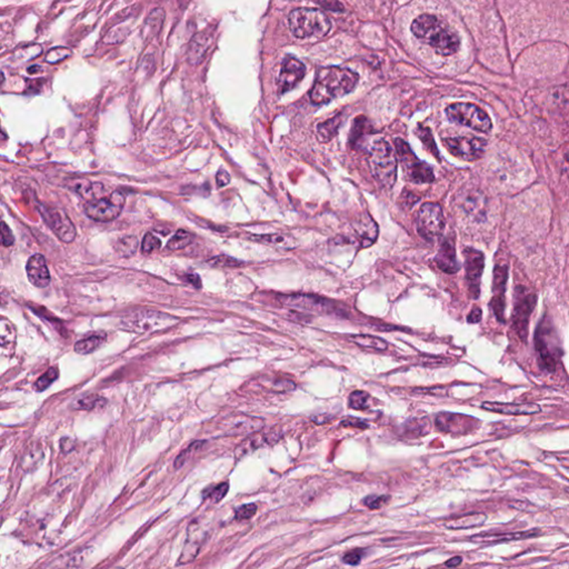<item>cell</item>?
<instances>
[{"mask_svg":"<svg viewBox=\"0 0 569 569\" xmlns=\"http://www.w3.org/2000/svg\"><path fill=\"white\" fill-rule=\"evenodd\" d=\"M358 80V74L350 69L341 67L320 68L310 92V100L315 105L331 103V100L352 92Z\"/></svg>","mask_w":569,"mask_h":569,"instance_id":"cell-1","label":"cell"},{"mask_svg":"<svg viewBox=\"0 0 569 569\" xmlns=\"http://www.w3.org/2000/svg\"><path fill=\"white\" fill-rule=\"evenodd\" d=\"M412 32L420 42H425L441 56L454 55L458 51L460 40L456 32L434 15H422L412 21Z\"/></svg>","mask_w":569,"mask_h":569,"instance_id":"cell-2","label":"cell"},{"mask_svg":"<svg viewBox=\"0 0 569 569\" xmlns=\"http://www.w3.org/2000/svg\"><path fill=\"white\" fill-rule=\"evenodd\" d=\"M368 163L376 181L391 188L397 179V159L391 144L383 138L375 140L368 149Z\"/></svg>","mask_w":569,"mask_h":569,"instance_id":"cell-3","label":"cell"},{"mask_svg":"<svg viewBox=\"0 0 569 569\" xmlns=\"http://www.w3.org/2000/svg\"><path fill=\"white\" fill-rule=\"evenodd\" d=\"M288 21L291 32L299 39L322 38L331 32V20L318 9H295L289 15Z\"/></svg>","mask_w":569,"mask_h":569,"instance_id":"cell-4","label":"cell"},{"mask_svg":"<svg viewBox=\"0 0 569 569\" xmlns=\"http://www.w3.org/2000/svg\"><path fill=\"white\" fill-rule=\"evenodd\" d=\"M535 346L542 369L549 373H553L556 370L557 362L561 353L558 336L549 318H544L538 325L535 335Z\"/></svg>","mask_w":569,"mask_h":569,"instance_id":"cell-5","label":"cell"},{"mask_svg":"<svg viewBox=\"0 0 569 569\" xmlns=\"http://www.w3.org/2000/svg\"><path fill=\"white\" fill-rule=\"evenodd\" d=\"M178 319L173 316L155 310H140L133 312L123 320L126 331L137 334L155 333L177 324Z\"/></svg>","mask_w":569,"mask_h":569,"instance_id":"cell-6","label":"cell"},{"mask_svg":"<svg viewBox=\"0 0 569 569\" xmlns=\"http://www.w3.org/2000/svg\"><path fill=\"white\" fill-rule=\"evenodd\" d=\"M395 146L404 169L405 176L408 181H412L415 184H428L434 181L435 176L433 169L427 163H424L416 157L410 149V145L405 140L397 138L395 140Z\"/></svg>","mask_w":569,"mask_h":569,"instance_id":"cell-7","label":"cell"},{"mask_svg":"<svg viewBox=\"0 0 569 569\" xmlns=\"http://www.w3.org/2000/svg\"><path fill=\"white\" fill-rule=\"evenodd\" d=\"M446 115L449 121L470 127L474 130L488 133L491 129L489 116L474 104L456 103L447 107Z\"/></svg>","mask_w":569,"mask_h":569,"instance_id":"cell-8","label":"cell"},{"mask_svg":"<svg viewBox=\"0 0 569 569\" xmlns=\"http://www.w3.org/2000/svg\"><path fill=\"white\" fill-rule=\"evenodd\" d=\"M417 231L428 242L441 236L445 227L443 209L439 204L426 202L420 207L416 219Z\"/></svg>","mask_w":569,"mask_h":569,"instance_id":"cell-9","label":"cell"},{"mask_svg":"<svg viewBox=\"0 0 569 569\" xmlns=\"http://www.w3.org/2000/svg\"><path fill=\"white\" fill-rule=\"evenodd\" d=\"M125 197L121 192H113L111 196L102 197L99 200H92L85 207L86 214L92 221L98 223H108L115 221L123 212Z\"/></svg>","mask_w":569,"mask_h":569,"instance_id":"cell-10","label":"cell"},{"mask_svg":"<svg viewBox=\"0 0 569 569\" xmlns=\"http://www.w3.org/2000/svg\"><path fill=\"white\" fill-rule=\"evenodd\" d=\"M443 142L451 155L467 161L479 159L487 146L486 140L472 136L448 137Z\"/></svg>","mask_w":569,"mask_h":569,"instance_id":"cell-11","label":"cell"},{"mask_svg":"<svg viewBox=\"0 0 569 569\" xmlns=\"http://www.w3.org/2000/svg\"><path fill=\"white\" fill-rule=\"evenodd\" d=\"M39 212L44 218V221L47 224L48 227L54 231L58 238L63 240V243L74 242L75 237H76V228L63 210L44 206L40 208Z\"/></svg>","mask_w":569,"mask_h":569,"instance_id":"cell-12","label":"cell"},{"mask_svg":"<svg viewBox=\"0 0 569 569\" xmlns=\"http://www.w3.org/2000/svg\"><path fill=\"white\" fill-rule=\"evenodd\" d=\"M522 294L517 295L516 304H515L514 317H513V325L517 335L526 343L528 336V325H530V318L532 315V310L535 306V296L527 294L526 291L522 290Z\"/></svg>","mask_w":569,"mask_h":569,"instance_id":"cell-13","label":"cell"},{"mask_svg":"<svg viewBox=\"0 0 569 569\" xmlns=\"http://www.w3.org/2000/svg\"><path fill=\"white\" fill-rule=\"evenodd\" d=\"M281 302L289 307L319 312V314H331V312H335L333 302L322 298V297L312 296V295H289V296L281 297Z\"/></svg>","mask_w":569,"mask_h":569,"instance_id":"cell-14","label":"cell"},{"mask_svg":"<svg viewBox=\"0 0 569 569\" xmlns=\"http://www.w3.org/2000/svg\"><path fill=\"white\" fill-rule=\"evenodd\" d=\"M464 255L467 281L470 294L476 299L479 296L480 279L484 271V255L472 248H466Z\"/></svg>","mask_w":569,"mask_h":569,"instance_id":"cell-15","label":"cell"},{"mask_svg":"<svg viewBox=\"0 0 569 569\" xmlns=\"http://www.w3.org/2000/svg\"><path fill=\"white\" fill-rule=\"evenodd\" d=\"M306 75V67L294 57H287L281 66L279 79V94L289 92L300 82Z\"/></svg>","mask_w":569,"mask_h":569,"instance_id":"cell-16","label":"cell"},{"mask_svg":"<svg viewBox=\"0 0 569 569\" xmlns=\"http://www.w3.org/2000/svg\"><path fill=\"white\" fill-rule=\"evenodd\" d=\"M264 420L257 417H250L246 415H238L233 416L223 422L221 429L227 435H250V434L257 433L264 427Z\"/></svg>","mask_w":569,"mask_h":569,"instance_id":"cell-17","label":"cell"},{"mask_svg":"<svg viewBox=\"0 0 569 569\" xmlns=\"http://www.w3.org/2000/svg\"><path fill=\"white\" fill-rule=\"evenodd\" d=\"M27 276L30 283L38 288H45L50 283V274L46 259L42 255L35 254L29 258L26 266Z\"/></svg>","mask_w":569,"mask_h":569,"instance_id":"cell-18","label":"cell"},{"mask_svg":"<svg viewBox=\"0 0 569 569\" xmlns=\"http://www.w3.org/2000/svg\"><path fill=\"white\" fill-rule=\"evenodd\" d=\"M472 417L464 415L451 414V412H441L436 418V426L441 432L446 433L464 434L472 427Z\"/></svg>","mask_w":569,"mask_h":569,"instance_id":"cell-19","label":"cell"},{"mask_svg":"<svg viewBox=\"0 0 569 569\" xmlns=\"http://www.w3.org/2000/svg\"><path fill=\"white\" fill-rule=\"evenodd\" d=\"M539 535H542V532L539 530H530L516 532H501V534H486V532H482V534H478V535L472 536L470 539L474 542V543L497 544L506 543V542L512 541H522V539L537 537V536Z\"/></svg>","mask_w":569,"mask_h":569,"instance_id":"cell-20","label":"cell"},{"mask_svg":"<svg viewBox=\"0 0 569 569\" xmlns=\"http://www.w3.org/2000/svg\"><path fill=\"white\" fill-rule=\"evenodd\" d=\"M507 271L505 267L496 268L495 279H494V299L491 300V307L495 312L496 317L504 323L505 310V286H506Z\"/></svg>","mask_w":569,"mask_h":569,"instance_id":"cell-21","label":"cell"},{"mask_svg":"<svg viewBox=\"0 0 569 569\" xmlns=\"http://www.w3.org/2000/svg\"><path fill=\"white\" fill-rule=\"evenodd\" d=\"M484 410L489 412H499L505 415H534L541 412V406L532 403L526 404H515V403H495V401H486L482 405Z\"/></svg>","mask_w":569,"mask_h":569,"instance_id":"cell-22","label":"cell"},{"mask_svg":"<svg viewBox=\"0 0 569 569\" xmlns=\"http://www.w3.org/2000/svg\"><path fill=\"white\" fill-rule=\"evenodd\" d=\"M436 264L439 269L447 274H455L459 271L458 262L456 258V250L455 246L451 240L446 239L439 247V254L435 258Z\"/></svg>","mask_w":569,"mask_h":569,"instance_id":"cell-23","label":"cell"},{"mask_svg":"<svg viewBox=\"0 0 569 569\" xmlns=\"http://www.w3.org/2000/svg\"><path fill=\"white\" fill-rule=\"evenodd\" d=\"M210 46L209 35L206 32L197 34L192 42H189L188 49H187V59L189 63L192 66H198L205 59L206 54Z\"/></svg>","mask_w":569,"mask_h":569,"instance_id":"cell-24","label":"cell"},{"mask_svg":"<svg viewBox=\"0 0 569 569\" xmlns=\"http://www.w3.org/2000/svg\"><path fill=\"white\" fill-rule=\"evenodd\" d=\"M202 542H204V537H202V534H200L198 527L190 526L188 530V538H187L184 549H183L181 558H179L178 565L192 563L198 556Z\"/></svg>","mask_w":569,"mask_h":569,"instance_id":"cell-25","label":"cell"},{"mask_svg":"<svg viewBox=\"0 0 569 569\" xmlns=\"http://www.w3.org/2000/svg\"><path fill=\"white\" fill-rule=\"evenodd\" d=\"M355 229H356L357 236L360 237V244L364 245V247L370 246L377 238V226L370 217L360 219Z\"/></svg>","mask_w":569,"mask_h":569,"instance_id":"cell-26","label":"cell"},{"mask_svg":"<svg viewBox=\"0 0 569 569\" xmlns=\"http://www.w3.org/2000/svg\"><path fill=\"white\" fill-rule=\"evenodd\" d=\"M485 515L479 513H472V514L464 515L455 520H449L446 524L447 528L451 530H467V528L478 527L486 522Z\"/></svg>","mask_w":569,"mask_h":569,"instance_id":"cell-27","label":"cell"},{"mask_svg":"<svg viewBox=\"0 0 569 569\" xmlns=\"http://www.w3.org/2000/svg\"><path fill=\"white\" fill-rule=\"evenodd\" d=\"M0 341H1L3 354H13L15 343H16V331H15L13 324L6 319L1 320V324H0Z\"/></svg>","mask_w":569,"mask_h":569,"instance_id":"cell-28","label":"cell"},{"mask_svg":"<svg viewBox=\"0 0 569 569\" xmlns=\"http://www.w3.org/2000/svg\"><path fill=\"white\" fill-rule=\"evenodd\" d=\"M166 13L164 9L156 8L152 11L145 23L144 35L147 38H154L159 34L163 28Z\"/></svg>","mask_w":569,"mask_h":569,"instance_id":"cell-29","label":"cell"},{"mask_svg":"<svg viewBox=\"0 0 569 569\" xmlns=\"http://www.w3.org/2000/svg\"><path fill=\"white\" fill-rule=\"evenodd\" d=\"M341 123V115H338L336 116V117H334V118L328 119L327 121L319 123L317 126V137L319 142H331L334 137L336 136L337 133H338Z\"/></svg>","mask_w":569,"mask_h":569,"instance_id":"cell-30","label":"cell"},{"mask_svg":"<svg viewBox=\"0 0 569 569\" xmlns=\"http://www.w3.org/2000/svg\"><path fill=\"white\" fill-rule=\"evenodd\" d=\"M106 341V337L102 335H94V336L87 337L82 341H77L75 344V352L79 355H88L96 352L102 347Z\"/></svg>","mask_w":569,"mask_h":569,"instance_id":"cell-31","label":"cell"},{"mask_svg":"<svg viewBox=\"0 0 569 569\" xmlns=\"http://www.w3.org/2000/svg\"><path fill=\"white\" fill-rule=\"evenodd\" d=\"M350 341L358 346L364 348L375 349V350H386L388 344L384 339L379 337L372 336V335H353L350 336Z\"/></svg>","mask_w":569,"mask_h":569,"instance_id":"cell-32","label":"cell"},{"mask_svg":"<svg viewBox=\"0 0 569 569\" xmlns=\"http://www.w3.org/2000/svg\"><path fill=\"white\" fill-rule=\"evenodd\" d=\"M269 436L271 435L252 436L250 439H247L235 451L237 458H242L245 455L250 454V451H256L265 443H271V441H268Z\"/></svg>","mask_w":569,"mask_h":569,"instance_id":"cell-33","label":"cell"},{"mask_svg":"<svg viewBox=\"0 0 569 569\" xmlns=\"http://www.w3.org/2000/svg\"><path fill=\"white\" fill-rule=\"evenodd\" d=\"M252 239L256 242L264 243V244L271 245V246L281 247V248H286V250H290V248H294L295 247L294 239L286 236V235H262V236L252 237Z\"/></svg>","mask_w":569,"mask_h":569,"instance_id":"cell-34","label":"cell"},{"mask_svg":"<svg viewBox=\"0 0 569 569\" xmlns=\"http://www.w3.org/2000/svg\"><path fill=\"white\" fill-rule=\"evenodd\" d=\"M76 192L82 195L84 198L90 200H99L104 196V186L102 184H94L90 181H84L77 184Z\"/></svg>","mask_w":569,"mask_h":569,"instance_id":"cell-35","label":"cell"},{"mask_svg":"<svg viewBox=\"0 0 569 569\" xmlns=\"http://www.w3.org/2000/svg\"><path fill=\"white\" fill-rule=\"evenodd\" d=\"M106 399L98 395H88L82 398L77 399L73 404L75 410H92L94 408H102L105 406Z\"/></svg>","mask_w":569,"mask_h":569,"instance_id":"cell-36","label":"cell"},{"mask_svg":"<svg viewBox=\"0 0 569 569\" xmlns=\"http://www.w3.org/2000/svg\"><path fill=\"white\" fill-rule=\"evenodd\" d=\"M192 240H194V237H192V233L184 231V229H179V231L171 237V240H169V244H167V248L173 250V252H175V250H184L187 246L192 244Z\"/></svg>","mask_w":569,"mask_h":569,"instance_id":"cell-37","label":"cell"},{"mask_svg":"<svg viewBox=\"0 0 569 569\" xmlns=\"http://www.w3.org/2000/svg\"><path fill=\"white\" fill-rule=\"evenodd\" d=\"M348 405L352 410H365L369 408L370 395L366 391H356L350 393Z\"/></svg>","mask_w":569,"mask_h":569,"instance_id":"cell-38","label":"cell"},{"mask_svg":"<svg viewBox=\"0 0 569 569\" xmlns=\"http://www.w3.org/2000/svg\"><path fill=\"white\" fill-rule=\"evenodd\" d=\"M137 248H138V239L134 236L123 237L116 245V250L123 257H130L135 255Z\"/></svg>","mask_w":569,"mask_h":569,"instance_id":"cell-39","label":"cell"},{"mask_svg":"<svg viewBox=\"0 0 569 569\" xmlns=\"http://www.w3.org/2000/svg\"><path fill=\"white\" fill-rule=\"evenodd\" d=\"M42 457H44V455H42V449L35 447V448L29 449L27 451L21 465L24 467L25 470H35L42 463Z\"/></svg>","mask_w":569,"mask_h":569,"instance_id":"cell-40","label":"cell"},{"mask_svg":"<svg viewBox=\"0 0 569 569\" xmlns=\"http://www.w3.org/2000/svg\"><path fill=\"white\" fill-rule=\"evenodd\" d=\"M58 376H59V372H58L57 368L50 367L49 369L36 381L35 388L38 391H45L48 387H50V385H51L54 381H57Z\"/></svg>","mask_w":569,"mask_h":569,"instance_id":"cell-41","label":"cell"},{"mask_svg":"<svg viewBox=\"0 0 569 569\" xmlns=\"http://www.w3.org/2000/svg\"><path fill=\"white\" fill-rule=\"evenodd\" d=\"M208 264L213 267L226 268V267H239V266L244 265V262L236 258L231 257L227 255H219L216 257L212 258L208 260Z\"/></svg>","mask_w":569,"mask_h":569,"instance_id":"cell-42","label":"cell"},{"mask_svg":"<svg viewBox=\"0 0 569 569\" xmlns=\"http://www.w3.org/2000/svg\"><path fill=\"white\" fill-rule=\"evenodd\" d=\"M417 135L418 137H420V140H422V144L425 145L426 148H427L436 158H439V149H437V146H436L435 140H434L433 135L430 133L429 128L420 127L417 130Z\"/></svg>","mask_w":569,"mask_h":569,"instance_id":"cell-43","label":"cell"},{"mask_svg":"<svg viewBox=\"0 0 569 569\" xmlns=\"http://www.w3.org/2000/svg\"><path fill=\"white\" fill-rule=\"evenodd\" d=\"M202 446H204V441H195V443H192L186 451H183V453L177 457L176 460H175V468L179 470V468L184 466L187 463V459L192 456V454H195L196 451H200Z\"/></svg>","mask_w":569,"mask_h":569,"instance_id":"cell-44","label":"cell"},{"mask_svg":"<svg viewBox=\"0 0 569 569\" xmlns=\"http://www.w3.org/2000/svg\"><path fill=\"white\" fill-rule=\"evenodd\" d=\"M408 424L406 430L410 435L420 436L428 433L429 422L427 420H412Z\"/></svg>","mask_w":569,"mask_h":569,"instance_id":"cell-45","label":"cell"},{"mask_svg":"<svg viewBox=\"0 0 569 569\" xmlns=\"http://www.w3.org/2000/svg\"><path fill=\"white\" fill-rule=\"evenodd\" d=\"M160 246H161L160 239L154 236L152 233H147L145 235L144 240H142V252L145 255L152 254V252H155L156 250L160 248Z\"/></svg>","mask_w":569,"mask_h":569,"instance_id":"cell-46","label":"cell"},{"mask_svg":"<svg viewBox=\"0 0 569 569\" xmlns=\"http://www.w3.org/2000/svg\"><path fill=\"white\" fill-rule=\"evenodd\" d=\"M257 513V506L255 504H246L243 506L238 507L235 510V518L237 520H250Z\"/></svg>","mask_w":569,"mask_h":569,"instance_id":"cell-47","label":"cell"},{"mask_svg":"<svg viewBox=\"0 0 569 569\" xmlns=\"http://www.w3.org/2000/svg\"><path fill=\"white\" fill-rule=\"evenodd\" d=\"M229 485L228 483L219 484V485L214 487L210 493L208 494V498L212 499L214 503H219L223 501L224 497L228 493Z\"/></svg>","mask_w":569,"mask_h":569,"instance_id":"cell-48","label":"cell"},{"mask_svg":"<svg viewBox=\"0 0 569 569\" xmlns=\"http://www.w3.org/2000/svg\"><path fill=\"white\" fill-rule=\"evenodd\" d=\"M69 56H71V51L68 49L61 47L55 48V49L50 50L49 53H48L46 61L49 63H57L58 61H63Z\"/></svg>","mask_w":569,"mask_h":569,"instance_id":"cell-49","label":"cell"},{"mask_svg":"<svg viewBox=\"0 0 569 569\" xmlns=\"http://www.w3.org/2000/svg\"><path fill=\"white\" fill-rule=\"evenodd\" d=\"M388 498V496H368L365 498L364 504L370 509L381 508L384 505L387 504Z\"/></svg>","mask_w":569,"mask_h":569,"instance_id":"cell-50","label":"cell"},{"mask_svg":"<svg viewBox=\"0 0 569 569\" xmlns=\"http://www.w3.org/2000/svg\"><path fill=\"white\" fill-rule=\"evenodd\" d=\"M127 34H128V32H126V28L117 27V28L113 29V30L109 32V34L107 35V37H106L105 42H109V44L121 42V40H123V38H126Z\"/></svg>","mask_w":569,"mask_h":569,"instance_id":"cell-51","label":"cell"},{"mask_svg":"<svg viewBox=\"0 0 569 569\" xmlns=\"http://www.w3.org/2000/svg\"><path fill=\"white\" fill-rule=\"evenodd\" d=\"M362 553L364 551H360V549H355V551H349L343 557V561H344L345 564L353 565H358L362 561Z\"/></svg>","mask_w":569,"mask_h":569,"instance_id":"cell-52","label":"cell"},{"mask_svg":"<svg viewBox=\"0 0 569 569\" xmlns=\"http://www.w3.org/2000/svg\"><path fill=\"white\" fill-rule=\"evenodd\" d=\"M365 128V119L362 117L357 118L355 121L354 127H353L352 134H350V142H355L357 140H360V137L364 134Z\"/></svg>","mask_w":569,"mask_h":569,"instance_id":"cell-53","label":"cell"},{"mask_svg":"<svg viewBox=\"0 0 569 569\" xmlns=\"http://www.w3.org/2000/svg\"><path fill=\"white\" fill-rule=\"evenodd\" d=\"M0 231H1V242H3L4 246H11V245L15 243V237H13V233H11V229H9L8 226L6 225L5 221L1 223Z\"/></svg>","mask_w":569,"mask_h":569,"instance_id":"cell-54","label":"cell"},{"mask_svg":"<svg viewBox=\"0 0 569 569\" xmlns=\"http://www.w3.org/2000/svg\"><path fill=\"white\" fill-rule=\"evenodd\" d=\"M341 425L344 426V427L362 428V429L368 428L367 422L356 417H348L347 420H343V422H341Z\"/></svg>","mask_w":569,"mask_h":569,"instance_id":"cell-55","label":"cell"},{"mask_svg":"<svg viewBox=\"0 0 569 569\" xmlns=\"http://www.w3.org/2000/svg\"><path fill=\"white\" fill-rule=\"evenodd\" d=\"M324 8L328 9L331 11H344V6L339 3L338 0H317Z\"/></svg>","mask_w":569,"mask_h":569,"instance_id":"cell-56","label":"cell"},{"mask_svg":"<svg viewBox=\"0 0 569 569\" xmlns=\"http://www.w3.org/2000/svg\"><path fill=\"white\" fill-rule=\"evenodd\" d=\"M216 181L218 187H225L231 183V175L225 169H219L216 175Z\"/></svg>","mask_w":569,"mask_h":569,"instance_id":"cell-57","label":"cell"},{"mask_svg":"<svg viewBox=\"0 0 569 569\" xmlns=\"http://www.w3.org/2000/svg\"><path fill=\"white\" fill-rule=\"evenodd\" d=\"M480 319H482V310L479 308H474V310L470 312V315L467 317V320H468V323L470 324H477L479 323Z\"/></svg>","mask_w":569,"mask_h":569,"instance_id":"cell-58","label":"cell"},{"mask_svg":"<svg viewBox=\"0 0 569 569\" xmlns=\"http://www.w3.org/2000/svg\"><path fill=\"white\" fill-rule=\"evenodd\" d=\"M61 447L63 453H68L71 449H74V441H71V439H63L61 441Z\"/></svg>","mask_w":569,"mask_h":569,"instance_id":"cell-59","label":"cell"},{"mask_svg":"<svg viewBox=\"0 0 569 569\" xmlns=\"http://www.w3.org/2000/svg\"><path fill=\"white\" fill-rule=\"evenodd\" d=\"M463 558L462 557L456 556L453 557V558L449 559L448 561L446 563L447 567H457L459 565L462 564Z\"/></svg>","mask_w":569,"mask_h":569,"instance_id":"cell-60","label":"cell"},{"mask_svg":"<svg viewBox=\"0 0 569 569\" xmlns=\"http://www.w3.org/2000/svg\"><path fill=\"white\" fill-rule=\"evenodd\" d=\"M187 279H188V281H190V283H192V285H194V286L198 287V288H200V287H202V283H200V276L198 275L188 276Z\"/></svg>","mask_w":569,"mask_h":569,"instance_id":"cell-61","label":"cell"},{"mask_svg":"<svg viewBox=\"0 0 569 569\" xmlns=\"http://www.w3.org/2000/svg\"><path fill=\"white\" fill-rule=\"evenodd\" d=\"M39 66H32V67H29L28 71L30 74H32V71H39Z\"/></svg>","mask_w":569,"mask_h":569,"instance_id":"cell-62","label":"cell"}]
</instances>
